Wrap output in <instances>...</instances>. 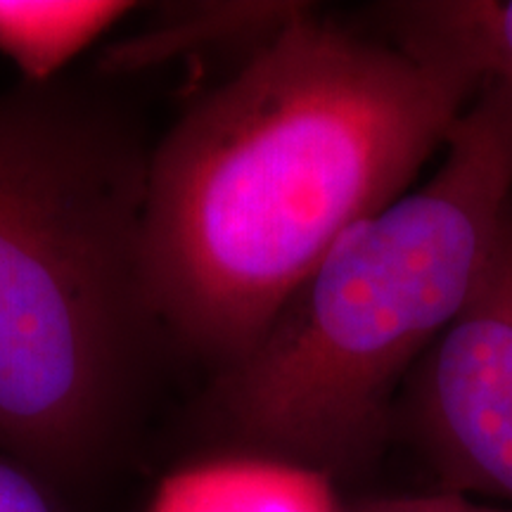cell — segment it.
Returning a JSON list of instances; mask_svg holds the SVG:
<instances>
[{"instance_id": "cell-1", "label": "cell", "mask_w": 512, "mask_h": 512, "mask_svg": "<svg viewBox=\"0 0 512 512\" xmlns=\"http://www.w3.org/2000/svg\"><path fill=\"white\" fill-rule=\"evenodd\" d=\"M477 91L299 8L147 162L155 318L192 349L240 361L335 242L408 192Z\"/></svg>"}, {"instance_id": "cell-2", "label": "cell", "mask_w": 512, "mask_h": 512, "mask_svg": "<svg viewBox=\"0 0 512 512\" xmlns=\"http://www.w3.org/2000/svg\"><path fill=\"white\" fill-rule=\"evenodd\" d=\"M418 190L356 223L252 351L223 368L216 425L247 456L358 475L401 389L470 302L512 207V88L486 83Z\"/></svg>"}, {"instance_id": "cell-3", "label": "cell", "mask_w": 512, "mask_h": 512, "mask_svg": "<svg viewBox=\"0 0 512 512\" xmlns=\"http://www.w3.org/2000/svg\"><path fill=\"white\" fill-rule=\"evenodd\" d=\"M147 162L91 110L0 98V448L29 470L93 456L157 320Z\"/></svg>"}, {"instance_id": "cell-4", "label": "cell", "mask_w": 512, "mask_h": 512, "mask_svg": "<svg viewBox=\"0 0 512 512\" xmlns=\"http://www.w3.org/2000/svg\"><path fill=\"white\" fill-rule=\"evenodd\" d=\"M439 491L512 510V207L470 302L396 403Z\"/></svg>"}, {"instance_id": "cell-5", "label": "cell", "mask_w": 512, "mask_h": 512, "mask_svg": "<svg viewBox=\"0 0 512 512\" xmlns=\"http://www.w3.org/2000/svg\"><path fill=\"white\" fill-rule=\"evenodd\" d=\"M387 41L408 55L512 88V0H401L380 5Z\"/></svg>"}, {"instance_id": "cell-6", "label": "cell", "mask_w": 512, "mask_h": 512, "mask_svg": "<svg viewBox=\"0 0 512 512\" xmlns=\"http://www.w3.org/2000/svg\"><path fill=\"white\" fill-rule=\"evenodd\" d=\"M150 512H344L332 479L264 456H230L178 470Z\"/></svg>"}, {"instance_id": "cell-7", "label": "cell", "mask_w": 512, "mask_h": 512, "mask_svg": "<svg viewBox=\"0 0 512 512\" xmlns=\"http://www.w3.org/2000/svg\"><path fill=\"white\" fill-rule=\"evenodd\" d=\"M128 10L117 0H0V53L38 86Z\"/></svg>"}, {"instance_id": "cell-8", "label": "cell", "mask_w": 512, "mask_h": 512, "mask_svg": "<svg viewBox=\"0 0 512 512\" xmlns=\"http://www.w3.org/2000/svg\"><path fill=\"white\" fill-rule=\"evenodd\" d=\"M302 5L292 3H219L190 8L176 24H166L152 34V38H138L133 46L119 48L110 62L131 64L150 62L157 57L174 55L197 43H214L221 38L238 34H254V31H275L287 22Z\"/></svg>"}, {"instance_id": "cell-9", "label": "cell", "mask_w": 512, "mask_h": 512, "mask_svg": "<svg viewBox=\"0 0 512 512\" xmlns=\"http://www.w3.org/2000/svg\"><path fill=\"white\" fill-rule=\"evenodd\" d=\"M344 512H512L498 505L475 501V498L451 494V491H434L418 496H387L358 501Z\"/></svg>"}, {"instance_id": "cell-10", "label": "cell", "mask_w": 512, "mask_h": 512, "mask_svg": "<svg viewBox=\"0 0 512 512\" xmlns=\"http://www.w3.org/2000/svg\"><path fill=\"white\" fill-rule=\"evenodd\" d=\"M0 512H60L29 467L0 456Z\"/></svg>"}]
</instances>
